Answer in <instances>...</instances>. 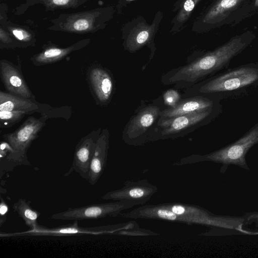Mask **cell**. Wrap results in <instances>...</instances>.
Masks as SVG:
<instances>
[{"label": "cell", "instance_id": "9c48e42d", "mask_svg": "<svg viewBox=\"0 0 258 258\" xmlns=\"http://www.w3.org/2000/svg\"><path fill=\"white\" fill-rule=\"evenodd\" d=\"M135 206L132 203L123 201L92 204L67 210L53 214L50 217L56 220H83L97 219L106 217L119 216L123 210Z\"/></svg>", "mask_w": 258, "mask_h": 258}, {"label": "cell", "instance_id": "4fadbf2b", "mask_svg": "<svg viewBox=\"0 0 258 258\" xmlns=\"http://www.w3.org/2000/svg\"><path fill=\"white\" fill-rule=\"evenodd\" d=\"M0 73L4 85L10 93L25 98L34 99L35 97L22 74L13 64L6 60H1Z\"/></svg>", "mask_w": 258, "mask_h": 258}, {"label": "cell", "instance_id": "ffe728a7", "mask_svg": "<svg viewBox=\"0 0 258 258\" xmlns=\"http://www.w3.org/2000/svg\"><path fill=\"white\" fill-rule=\"evenodd\" d=\"M30 203V201H27L25 199H19L14 204L13 208L29 227L30 230H34L38 226L37 219L40 214L31 208Z\"/></svg>", "mask_w": 258, "mask_h": 258}, {"label": "cell", "instance_id": "3957f363", "mask_svg": "<svg viewBox=\"0 0 258 258\" xmlns=\"http://www.w3.org/2000/svg\"><path fill=\"white\" fill-rule=\"evenodd\" d=\"M222 111V105L171 118L159 117L148 141L174 139L184 135L214 120Z\"/></svg>", "mask_w": 258, "mask_h": 258}, {"label": "cell", "instance_id": "7a4b0ae2", "mask_svg": "<svg viewBox=\"0 0 258 258\" xmlns=\"http://www.w3.org/2000/svg\"><path fill=\"white\" fill-rule=\"evenodd\" d=\"M258 85V64L248 63L211 76L185 90V96H204L221 101Z\"/></svg>", "mask_w": 258, "mask_h": 258}, {"label": "cell", "instance_id": "2e32d148", "mask_svg": "<svg viewBox=\"0 0 258 258\" xmlns=\"http://www.w3.org/2000/svg\"><path fill=\"white\" fill-rule=\"evenodd\" d=\"M107 227L85 228L79 226L77 222L54 228H47L38 225L34 230H30L25 235L36 236H68L78 234H94L105 232Z\"/></svg>", "mask_w": 258, "mask_h": 258}, {"label": "cell", "instance_id": "44dd1931", "mask_svg": "<svg viewBox=\"0 0 258 258\" xmlns=\"http://www.w3.org/2000/svg\"><path fill=\"white\" fill-rule=\"evenodd\" d=\"M27 113L22 111H0L1 127H10L20 121Z\"/></svg>", "mask_w": 258, "mask_h": 258}, {"label": "cell", "instance_id": "8fae6325", "mask_svg": "<svg viewBox=\"0 0 258 258\" xmlns=\"http://www.w3.org/2000/svg\"><path fill=\"white\" fill-rule=\"evenodd\" d=\"M101 133L100 128L91 132L81 139L75 148L72 168L82 178L87 180L91 160Z\"/></svg>", "mask_w": 258, "mask_h": 258}, {"label": "cell", "instance_id": "4316f807", "mask_svg": "<svg viewBox=\"0 0 258 258\" xmlns=\"http://www.w3.org/2000/svg\"><path fill=\"white\" fill-rule=\"evenodd\" d=\"M0 39L1 42L5 44H10L12 42L8 34L2 28L0 29Z\"/></svg>", "mask_w": 258, "mask_h": 258}, {"label": "cell", "instance_id": "8992f818", "mask_svg": "<svg viewBox=\"0 0 258 258\" xmlns=\"http://www.w3.org/2000/svg\"><path fill=\"white\" fill-rule=\"evenodd\" d=\"M113 13L111 8H99L82 13L60 15L52 29L73 33L94 32L102 28Z\"/></svg>", "mask_w": 258, "mask_h": 258}, {"label": "cell", "instance_id": "30bf717a", "mask_svg": "<svg viewBox=\"0 0 258 258\" xmlns=\"http://www.w3.org/2000/svg\"><path fill=\"white\" fill-rule=\"evenodd\" d=\"M157 190V186L146 179L126 181L123 187L109 191L101 198L104 200L126 201L136 206L146 203Z\"/></svg>", "mask_w": 258, "mask_h": 258}, {"label": "cell", "instance_id": "ac0fdd59", "mask_svg": "<svg viewBox=\"0 0 258 258\" xmlns=\"http://www.w3.org/2000/svg\"><path fill=\"white\" fill-rule=\"evenodd\" d=\"M243 0H218L199 20L200 24H215L225 19Z\"/></svg>", "mask_w": 258, "mask_h": 258}, {"label": "cell", "instance_id": "f1b7e54d", "mask_svg": "<svg viewBox=\"0 0 258 258\" xmlns=\"http://www.w3.org/2000/svg\"><path fill=\"white\" fill-rule=\"evenodd\" d=\"M132 1H134V0H123V2H124L125 4L128 2Z\"/></svg>", "mask_w": 258, "mask_h": 258}, {"label": "cell", "instance_id": "603a6c76", "mask_svg": "<svg viewBox=\"0 0 258 258\" xmlns=\"http://www.w3.org/2000/svg\"><path fill=\"white\" fill-rule=\"evenodd\" d=\"M9 31L17 40L23 43L32 42V35L24 28L9 27Z\"/></svg>", "mask_w": 258, "mask_h": 258}, {"label": "cell", "instance_id": "d6986e66", "mask_svg": "<svg viewBox=\"0 0 258 258\" xmlns=\"http://www.w3.org/2000/svg\"><path fill=\"white\" fill-rule=\"evenodd\" d=\"M39 107L32 100L0 91V111L36 112Z\"/></svg>", "mask_w": 258, "mask_h": 258}, {"label": "cell", "instance_id": "cb8c5ba5", "mask_svg": "<svg viewBox=\"0 0 258 258\" xmlns=\"http://www.w3.org/2000/svg\"><path fill=\"white\" fill-rule=\"evenodd\" d=\"M181 99L180 95L174 90H167L163 96V103L167 107L176 105Z\"/></svg>", "mask_w": 258, "mask_h": 258}, {"label": "cell", "instance_id": "9a60e30c", "mask_svg": "<svg viewBox=\"0 0 258 258\" xmlns=\"http://www.w3.org/2000/svg\"><path fill=\"white\" fill-rule=\"evenodd\" d=\"M89 82L99 102L107 103L113 90V82L109 73L100 67H93L89 71Z\"/></svg>", "mask_w": 258, "mask_h": 258}, {"label": "cell", "instance_id": "484cf974", "mask_svg": "<svg viewBox=\"0 0 258 258\" xmlns=\"http://www.w3.org/2000/svg\"><path fill=\"white\" fill-rule=\"evenodd\" d=\"M1 208H0V214H1V225H2L3 222H5V219L4 216L7 214L8 211V207L7 204L5 203V201L3 200L2 198L1 197Z\"/></svg>", "mask_w": 258, "mask_h": 258}, {"label": "cell", "instance_id": "5b68a950", "mask_svg": "<svg viewBox=\"0 0 258 258\" xmlns=\"http://www.w3.org/2000/svg\"><path fill=\"white\" fill-rule=\"evenodd\" d=\"M46 116L40 118L28 117L14 132L5 134L3 138L10 145L11 151L6 155L7 162L13 166H30L27 152L33 141L37 138L38 133L45 124Z\"/></svg>", "mask_w": 258, "mask_h": 258}, {"label": "cell", "instance_id": "d4e9b609", "mask_svg": "<svg viewBox=\"0 0 258 258\" xmlns=\"http://www.w3.org/2000/svg\"><path fill=\"white\" fill-rule=\"evenodd\" d=\"M45 4L53 7H60L62 8L73 7L78 4V0H41Z\"/></svg>", "mask_w": 258, "mask_h": 258}, {"label": "cell", "instance_id": "83f0119b", "mask_svg": "<svg viewBox=\"0 0 258 258\" xmlns=\"http://www.w3.org/2000/svg\"><path fill=\"white\" fill-rule=\"evenodd\" d=\"M254 6L255 7H258V0H255V1H254Z\"/></svg>", "mask_w": 258, "mask_h": 258}, {"label": "cell", "instance_id": "5bb4252c", "mask_svg": "<svg viewBox=\"0 0 258 258\" xmlns=\"http://www.w3.org/2000/svg\"><path fill=\"white\" fill-rule=\"evenodd\" d=\"M109 132L107 128L101 131L97 140L91 160L87 180L95 185L105 169L109 148Z\"/></svg>", "mask_w": 258, "mask_h": 258}, {"label": "cell", "instance_id": "7402d4cb", "mask_svg": "<svg viewBox=\"0 0 258 258\" xmlns=\"http://www.w3.org/2000/svg\"><path fill=\"white\" fill-rule=\"evenodd\" d=\"M243 217L244 234L258 235V211L246 213Z\"/></svg>", "mask_w": 258, "mask_h": 258}, {"label": "cell", "instance_id": "ba28073f", "mask_svg": "<svg viewBox=\"0 0 258 258\" xmlns=\"http://www.w3.org/2000/svg\"><path fill=\"white\" fill-rule=\"evenodd\" d=\"M162 17L161 12H158L152 24L141 16L126 24L122 32L125 49L134 53L148 46L155 50L154 39Z\"/></svg>", "mask_w": 258, "mask_h": 258}, {"label": "cell", "instance_id": "7c38bea8", "mask_svg": "<svg viewBox=\"0 0 258 258\" xmlns=\"http://www.w3.org/2000/svg\"><path fill=\"white\" fill-rule=\"evenodd\" d=\"M221 105L220 101L204 96H193L181 99L173 107L163 109L160 117L171 118L178 115L202 111Z\"/></svg>", "mask_w": 258, "mask_h": 258}, {"label": "cell", "instance_id": "e0dca14e", "mask_svg": "<svg viewBox=\"0 0 258 258\" xmlns=\"http://www.w3.org/2000/svg\"><path fill=\"white\" fill-rule=\"evenodd\" d=\"M89 40V39L83 40L66 48L55 46L46 47L39 53L33 56L31 58V60L36 66L55 62L62 59L72 52L84 47Z\"/></svg>", "mask_w": 258, "mask_h": 258}, {"label": "cell", "instance_id": "6da1fadb", "mask_svg": "<svg viewBox=\"0 0 258 258\" xmlns=\"http://www.w3.org/2000/svg\"><path fill=\"white\" fill-rule=\"evenodd\" d=\"M249 43L245 37L236 36L191 62L169 71L162 76V82L164 85H174L176 89L189 88L228 67Z\"/></svg>", "mask_w": 258, "mask_h": 258}, {"label": "cell", "instance_id": "277c9868", "mask_svg": "<svg viewBox=\"0 0 258 258\" xmlns=\"http://www.w3.org/2000/svg\"><path fill=\"white\" fill-rule=\"evenodd\" d=\"M258 144V122L234 142L204 155L194 156V161H211L221 164V172L224 173L228 166L235 165L245 170L250 169L246 160L249 150Z\"/></svg>", "mask_w": 258, "mask_h": 258}, {"label": "cell", "instance_id": "52a82bcc", "mask_svg": "<svg viewBox=\"0 0 258 258\" xmlns=\"http://www.w3.org/2000/svg\"><path fill=\"white\" fill-rule=\"evenodd\" d=\"M163 109L159 103L142 106L126 123L122 132L123 141L134 145L147 142Z\"/></svg>", "mask_w": 258, "mask_h": 258}]
</instances>
